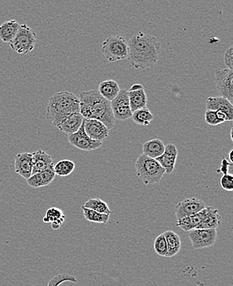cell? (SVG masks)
I'll return each mask as SVG.
<instances>
[{"mask_svg": "<svg viewBox=\"0 0 233 286\" xmlns=\"http://www.w3.org/2000/svg\"><path fill=\"white\" fill-rule=\"evenodd\" d=\"M127 46V60L135 69L146 70L157 63L160 44L155 37L138 33L130 38Z\"/></svg>", "mask_w": 233, "mask_h": 286, "instance_id": "cell-1", "label": "cell"}, {"mask_svg": "<svg viewBox=\"0 0 233 286\" xmlns=\"http://www.w3.org/2000/svg\"><path fill=\"white\" fill-rule=\"evenodd\" d=\"M80 113L85 119H96L108 128H113L116 119L113 117L110 101L107 100L97 89L83 91L79 94Z\"/></svg>", "mask_w": 233, "mask_h": 286, "instance_id": "cell-2", "label": "cell"}, {"mask_svg": "<svg viewBox=\"0 0 233 286\" xmlns=\"http://www.w3.org/2000/svg\"><path fill=\"white\" fill-rule=\"evenodd\" d=\"M80 113V100L71 92H57L48 101L46 117L57 127L64 118L72 113Z\"/></svg>", "mask_w": 233, "mask_h": 286, "instance_id": "cell-3", "label": "cell"}, {"mask_svg": "<svg viewBox=\"0 0 233 286\" xmlns=\"http://www.w3.org/2000/svg\"><path fill=\"white\" fill-rule=\"evenodd\" d=\"M137 176L144 185L157 184L165 175V169L153 158L141 154L135 163Z\"/></svg>", "mask_w": 233, "mask_h": 286, "instance_id": "cell-4", "label": "cell"}, {"mask_svg": "<svg viewBox=\"0 0 233 286\" xmlns=\"http://www.w3.org/2000/svg\"><path fill=\"white\" fill-rule=\"evenodd\" d=\"M101 51L109 62L126 60L128 54L127 42L120 36H111L103 43Z\"/></svg>", "mask_w": 233, "mask_h": 286, "instance_id": "cell-5", "label": "cell"}, {"mask_svg": "<svg viewBox=\"0 0 233 286\" xmlns=\"http://www.w3.org/2000/svg\"><path fill=\"white\" fill-rule=\"evenodd\" d=\"M37 34L27 24L20 25L15 38L10 42V48L18 54H29L34 49Z\"/></svg>", "mask_w": 233, "mask_h": 286, "instance_id": "cell-6", "label": "cell"}, {"mask_svg": "<svg viewBox=\"0 0 233 286\" xmlns=\"http://www.w3.org/2000/svg\"><path fill=\"white\" fill-rule=\"evenodd\" d=\"M214 83L221 97L233 103V71L230 69H217Z\"/></svg>", "mask_w": 233, "mask_h": 286, "instance_id": "cell-7", "label": "cell"}, {"mask_svg": "<svg viewBox=\"0 0 233 286\" xmlns=\"http://www.w3.org/2000/svg\"><path fill=\"white\" fill-rule=\"evenodd\" d=\"M188 237L193 249L207 248L213 246L217 237V229H193L188 232Z\"/></svg>", "mask_w": 233, "mask_h": 286, "instance_id": "cell-8", "label": "cell"}, {"mask_svg": "<svg viewBox=\"0 0 233 286\" xmlns=\"http://www.w3.org/2000/svg\"><path fill=\"white\" fill-rule=\"evenodd\" d=\"M110 103L113 117L116 120L126 121L131 118L132 112L130 107L127 89H120L118 95L111 101Z\"/></svg>", "mask_w": 233, "mask_h": 286, "instance_id": "cell-9", "label": "cell"}, {"mask_svg": "<svg viewBox=\"0 0 233 286\" xmlns=\"http://www.w3.org/2000/svg\"><path fill=\"white\" fill-rule=\"evenodd\" d=\"M68 141L75 148L80 150L87 151V152L99 149L103 143L101 141L93 140L88 136L87 134L85 133L84 122L76 132L68 135Z\"/></svg>", "mask_w": 233, "mask_h": 286, "instance_id": "cell-10", "label": "cell"}, {"mask_svg": "<svg viewBox=\"0 0 233 286\" xmlns=\"http://www.w3.org/2000/svg\"><path fill=\"white\" fill-rule=\"evenodd\" d=\"M206 208L204 202L196 198H188L177 204L174 212L177 221L201 211Z\"/></svg>", "mask_w": 233, "mask_h": 286, "instance_id": "cell-11", "label": "cell"}, {"mask_svg": "<svg viewBox=\"0 0 233 286\" xmlns=\"http://www.w3.org/2000/svg\"><path fill=\"white\" fill-rule=\"evenodd\" d=\"M84 128L85 133L95 141L104 142L109 136V129L99 120L84 118Z\"/></svg>", "mask_w": 233, "mask_h": 286, "instance_id": "cell-12", "label": "cell"}, {"mask_svg": "<svg viewBox=\"0 0 233 286\" xmlns=\"http://www.w3.org/2000/svg\"><path fill=\"white\" fill-rule=\"evenodd\" d=\"M130 107L132 113L135 111L146 108L147 96L143 86L140 84H134L127 90Z\"/></svg>", "mask_w": 233, "mask_h": 286, "instance_id": "cell-13", "label": "cell"}, {"mask_svg": "<svg viewBox=\"0 0 233 286\" xmlns=\"http://www.w3.org/2000/svg\"><path fill=\"white\" fill-rule=\"evenodd\" d=\"M15 172L25 180L33 175V153H19L15 156Z\"/></svg>", "mask_w": 233, "mask_h": 286, "instance_id": "cell-14", "label": "cell"}, {"mask_svg": "<svg viewBox=\"0 0 233 286\" xmlns=\"http://www.w3.org/2000/svg\"><path fill=\"white\" fill-rule=\"evenodd\" d=\"M212 209V207H207L193 215L187 216L185 218H181L177 221L176 226L181 228L184 232H189L191 230L195 229Z\"/></svg>", "mask_w": 233, "mask_h": 286, "instance_id": "cell-15", "label": "cell"}, {"mask_svg": "<svg viewBox=\"0 0 233 286\" xmlns=\"http://www.w3.org/2000/svg\"><path fill=\"white\" fill-rule=\"evenodd\" d=\"M178 151L174 144L169 143L165 147V152L162 155L156 158L160 166L165 169V174L170 175L173 173L176 163Z\"/></svg>", "mask_w": 233, "mask_h": 286, "instance_id": "cell-16", "label": "cell"}, {"mask_svg": "<svg viewBox=\"0 0 233 286\" xmlns=\"http://www.w3.org/2000/svg\"><path fill=\"white\" fill-rule=\"evenodd\" d=\"M206 108L208 110L217 111L225 113L228 121L233 119V106L227 99L223 97H209L206 101Z\"/></svg>", "mask_w": 233, "mask_h": 286, "instance_id": "cell-17", "label": "cell"}, {"mask_svg": "<svg viewBox=\"0 0 233 286\" xmlns=\"http://www.w3.org/2000/svg\"><path fill=\"white\" fill-rule=\"evenodd\" d=\"M53 168L54 167L43 171V172L33 174L32 176H30V178L26 180L27 183L29 186L34 189L49 186L50 184L54 181L55 177H56V174H55Z\"/></svg>", "mask_w": 233, "mask_h": 286, "instance_id": "cell-18", "label": "cell"}, {"mask_svg": "<svg viewBox=\"0 0 233 286\" xmlns=\"http://www.w3.org/2000/svg\"><path fill=\"white\" fill-rule=\"evenodd\" d=\"M84 122V117L80 113H72L68 117L64 118L59 124L57 125V128L60 131H63L67 135L75 133L80 129Z\"/></svg>", "mask_w": 233, "mask_h": 286, "instance_id": "cell-19", "label": "cell"}, {"mask_svg": "<svg viewBox=\"0 0 233 286\" xmlns=\"http://www.w3.org/2000/svg\"><path fill=\"white\" fill-rule=\"evenodd\" d=\"M52 167H54V162L49 154L43 150H38L33 153V175Z\"/></svg>", "mask_w": 233, "mask_h": 286, "instance_id": "cell-20", "label": "cell"}, {"mask_svg": "<svg viewBox=\"0 0 233 286\" xmlns=\"http://www.w3.org/2000/svg\"><path fill=\"white\" fill-rule=\"evenodd\" d=\"M165 147L162 141L160 139H151L150 141H146L142 146V151L144 155L148 158L156 159L162 155L165 152Z\"/></svg>", "mask_w": 233, "mask_h": 286, "instance_id": "cell-21", "label": "cell"}, {"mask_svg": "<svg viewBox=\"0 0 233 286\" xmlns=\"http://www.w3.org/2000/svg\"><path fill=\"white\" fill-rule=\"evenodd\" d=\"M19 28L20 24L15 19L3 23L0 25V40L10 43L15 38Z\"/></svg>", "mask_w": 233, "mask_h": 286, "instance_id": "cell-22", "label": "cell"}, {"mask_svg": "<svg viewBox=\"0 0 233 286\" xmlns=\"http://www.w3.org/2000/svg\"><path fill=\"white\" fill-rule=\"evenodd\" d=\"M99 94L104 97L107 100L112 101L120 91V88L115 80H109L103 81L99 85V89H97Z\"/></svg>", "mask_w": 233, "mask_h": 286, "instance_id": "cell-23", "label": "cell"}, {"mask_svg": "<svg viewBox=\"0 0 233 286\" xmlns=\"http://www.w3.org/2000/svg\"><path fill=\"white\" fill-rule=\"evenodd\" d=\"M66 219L62 209L53 207L50 208L47 211L45 217L43 218V222L45 223H52V228L54 230L60 229Z\"/></svg>", "mask_w": 233, "mask_h": 286, "instance_id": "cell-24", "label": "cell"}, {"mask_svg": "<svg viewBox=\"0 0 233 286\" xmlns=\"http://www.w3.org/2000/svg\"><path fill=\"white\" fill-rule=\"evenodd\" d=\"M166 243H167L168 253L166 257L175 256L181 248V241L179 235L173 231H166L164 232Z\"/></svg>", "mask_w": 233, "mask_h": 286, "instance_id": "cell-25", "label": "cell"}, {"mask_svg": "<svg viewBox=\"0 0 233 286\" xmlns=\"http://www.w3.org/2000/svg\"><path fill=\"white\" fill-rule=\"evenodd\" d=\"M221 224V218L218 214V210L212 208V210L207 214V217L201 222L200 224L195 229L205 228V229H217Z\"/></svg>", "mask_w": 233, "mask_h": 286, "instance_id": "cell-26", "label": "cell"}, {"mask_svg": "<svg viewBox=\"0 0 233 286\" xmlns=\"http://www.w3.org/2000/svg\"><path fill=\"white\" fill-rule=\"evenodd\" d=\"M131 118L136 124L146 127L151 124L154 119V115L148 108H143L133 112Z\"/></svg>", "mask_w": 233, "mask_h": 286, "instance_id": "cell-27", "label": "cell"}, {"mask_svg": "<svg viewBox=\"0 0 233 286\" xmlns=\"http://www.w3.org/2000/svg\"><path fill=\"white\" fill-rule=\"evenodd\" d=\"M75 168H76L75 162L71 160H62L54 165L53 170H54L56 176L64 177V176H70L74 172Z\"/></svg>", "mask_w": 233, "mask_h": 286, "instance_id": "cell-28", "label": "cell"}, {"mask_svg": "<svg viewBox=\"0 0 233 286\" xmlns=\"http://www.w3.org/2000/svg\"><path fill=\"white\" fill-rule=\"evenodd\" d=\"M83 206L87 208V209H92L94 211L98 212V213H100V214H109V215H110L111 213H112L106 202L100 200L99 198L90 199Z\"/></svg>", "mask_w": 233, "mask_h": 286, "instance_id": "cell-29", "label": "cell"}, {"mask_svg": "<svg viewBox=\"0 0 233 286\" xmlns=\"http://www.w3.org/2000/svg\"><path fill=\"white\" fill-rule=\"evenodd\" d=\"M83 210V214L85 216V218L89 222L97 223H107L109 220V214H100L98 212L94 211L92 209H87L85 207L81 206Z\"/></svg>", "mask_w": 233, "mask_h": 286, "instance_id": "cell-30", "label": "cell"}, {"mask_svg": "<svg viewBox=\"0 0 233 286\" xmlns=\"http://www.w3.org/2000/svg\"><path fill=\"white\" fill-rule=\"evenodd\" d=\"M154 250L160 256H166L168 253L167 243L164 233L157 236L154 241Z\"/></svg>", "mask_w": 233, "mask_h": 286, "instance_id": "cell-31", "label": "cell"}, {"mask_svg": "<svg viewBox=\"0 0 233 286\" xmlns=\"http://www.w3.org/2000/svg\"><path fill=\"white\" fill-rule=\"evenodd\" d=\"M64 282L76 283V282H77V279H76V277L73 276V275L66 274V273L56 274V275L52 277V279H50L47 286H59L60 284H62Z\"/></svg>", "mask_w": 233, "mask_h": 286, "instance_id": "cell-32", "label": "cell"}, {"mask_svg": "<svg viewBox=\"0 0 233 286\" xmlns=\"http://www.w3.org/2000/svg\"><path fill=\"white\" fill-rule=\"evenodd\" d=\"M205 122L210 126H217L223 123V121L219 117L217 111L208 110L207 109L204 114Z\"/></svg>", "mask_w": 233, "mask_h": 286, "instance_id": "cell-33", "label": "cell"}, {"mask_svg": "<svg viewBox=\"0 0 233 286\" xmlns=\"http://www.w3.org/2000/svg\"><path fill=\"white\" fill-rule=\"evenodd\" d=\"M220 186L226 191L233 190V176L231 174H224L220 180Z\"/></svg>", "mask_w": 233, "mask_h": 286, "instance_id": "cell-34", "label": "cell"}, {"mask_svg": "<svg viewBox=\"0 0 233 286\" xmlns=\"http://www.w3.org/2000/svg\"><path fill=\"white\" fill-rule=\"evenodd\" d=\"M224 64L226 65V68L233 71V47H229L225 52L223 57Z\"/></svg>", "mask_w": 233, "mask_h": 286, "instance_id": "cell-35", "label": "cell"}, {"mask_svg": "<svg viewBox=\"0 0 233 286\" xmlns=\"http://www.w3.org/2000/svg\"><path fill=\"white\" fill-rule=\"evenodd\" d=\"M232 166V163H229L228 161L226 159H222L221 161V165L220 168H219L218 171H217V172H220V173L222 174H227L228 173V168L229 167H231Z\"/></svg>", "mask_w": 233, "mask_h": 286, "instance_id": "cell-36", "label": "cell"}, {"mask_svg": "<svg viewBox=\"0 0 233 286\" xmlns=\"http://www.w3.org/2000/svg\"><path fill=\"white\" fill-rule=\"evenodd\" d=\"M232 153L233 150H231V152H230V153H229V159H230V162H231V163H233Z\"/></svg>", "mask_w": 233, "mask_h": 286, "instance_id": "cell-37", "label": "cell"}, {"mask_svg": "<svg viewBox=\"0 0 233 286\" xmlns=\"http://www.w3.org/2000/svg\"><path fill=\"white\" fill-rule=\"evenodd\" d=\"M232 131H233V128H231V131H230V136H231V141H233Z\"/></svg>", "mask_w": 233, "mask_h": 286, "instance_id": "cell-38", "label": "cell"}]
</instances>
